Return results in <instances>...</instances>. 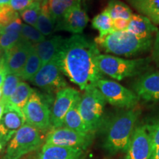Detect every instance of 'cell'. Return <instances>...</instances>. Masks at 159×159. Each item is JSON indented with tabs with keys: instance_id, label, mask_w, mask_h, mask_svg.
Segmentation results:
<instances>
[{
	"instance_id": "cell-27",
	"label": "cell",
	"mask_w": 159,
	"mask_h": 159,
	"mask_svg": "<svg viewBox=\"0 0 159 159\" xmlns=\"http://www.w3.org/2000/svg\"><path fill=\"white\" fill-rule=\"evenodd\" d=\"M103 11L112 19H122L130 21L134 15L130 7L120 0H109L108 5Z\"/></svg>"
},
{
	"instance_id": "cell-37",
	"label": "cell",
	"mask_w": 159,
	"mask_h": 159,
	"mask_svg": "<svg viewBox=\"0 0 159 159\" xmlns=\"http://www.w3.org/2000/svg\"><path fill=\"white\" fill-rule=\"evenodd\" d=\"M7 72L6 71V69L4 68V66L0 68V88L2 86L4 81H5V79L6 76H7Z\"/></svg>"
},
{
	"instance_id": "cell-6",
	"label": "cell",
	"mask_w": 159,
	"mask_h": 159,
	"mask_svg": "<svg viewBox=\"0 0 159 159\" xmlns=\"http://www.w3.org/2000/svg\"><path fill=\"white\" fill-rule=\"evenodd\" d=\"M43 139L39 129L25 124L16 133L7 146L5 159H19L37 150Z\"/></svg>"
},
{
	"instance_id": "cell-14",
	"label": "cell",
	"mask_w": 159,
	"mask_h": 159,
	"mask_svg": "<svg viewBox=\"0 0 159 159\" xmlns=\"http://www.w3.org/2000/svg\"><path fill=\"white\" fill-rule=\"evenodd\" d=\"M89 21V16L82 5H79L66 12L55 24V31H66L74 35L81 34Z\"/></svg>"
},
{
	"instance_id": "cell-5",
	"label": "cell",
	"mask_w": 159,
	"mask_h": 159,
	"mask_svg": "<svg viewBox=\"0 0 159 159\" xmlns=\"http://www.w3.org/2000/svg\"><path fill=\"white\" fill-rule=\"evenodd\" d=\"M106 101L97 87L85 91L79 101V111L91 134L100 128Z\"/></svg>"
},
{
	"instance_id": "cell-16",
	"label": "cell",
	"mask_w": 159,
	"mask_h": 159,
	"mask_svg": "<svg viewBox=\"0 0 159 159\" xmlns=\"http://www.w3.org/2000/svg\"><path fill=\"white\" fill-rule=\"evenodd\" d=\"M133 88L139 98L148 102H159V71L141 76Z\"/></svg>"
},
{
	"instance_id": "cell-10",
	"label": "cell",
	"mask_w": 159,
	"mask_h": 159,
	"mask_svg": "<svg viewBox=\"0 0 159 159\" xmlns=\"http://www.w3.org/2000/svg\"><path fill=\"white\" fill-rule=\"evenodd\" d=\"M93 134H82L65 127L53 128L47 135L45 144L85 150L92 142Z\"/></svg>"
},
{
	"instance_id": "cell-28",
	"label": "cell",
	"mask_w": 159,
	"mask_h": 159,
	"mask_svg": "<svg viewBox=\"0 0 159 159\" xmlns=\"http://www.w3.org/2000/svg\"><path fill=\"white\" fill-rule=\"evenodd\" d=\"M91 26L99 32L98 36L99 37H104L114 32L113 19L104 11L93 18L91 20Z\"/></svg>"
},
{
	"instance_id": "cell-30",
	"label": "cell",
	"mask_w": 159,
	"mask_h": 159,
	"mask_svg": "<svg viewBox=\"0 0 159 159\" xmlns=\"http://www.w3.org/2000/svg\"><path fill=\"white\" fill-rule=\"evenodd\" d=\"M41 2H35L30 7L20 12L19 16L21 19H22L25 21V24L35 27L40 14V11H41Z\"/></svg>"
},
{
	"instance_id": "cell-18",
	"label": "cell",
	"mask_w": 159,
	"mask_h": 159,
	"mask_svg": "<svg viewBox=\"0 0 159 159\" xmlns=\"http://www.w3.org/2000/svg\"><path fill=\"white\" fill-rule=\"evenodd\" d=\"M22 21L19 18L5 27H0V49L4 52L8 51L21 39V30Z\"/></svg>"
},
{
	"instance_id": "cell-19",
	"label": "cell",
	"mask_w": 159,
	"mask_h": 159,
	"mask_svg": "<svg viewBox=\"0 0 159 159\" xmlns=\"http://www.w3.org/2000/svg\"><path fill=\"white\" fill-rule=\"evenodd\" d=\"M64 39L61 35H54L49 39L35 43L34 47L41 59L42 66L50 61L57 55Z\"/></svg>"
},
{
	"instance_id": "cell-43",
	"label": "cell",
	"mask_w": 159,
	"mask_h": 159,
	"mask_svg": "<svg viewBox=\"0 0 159 159\" xmlns=\"http://www.w3.org/2000/svg\"><path fill=\"white\" fill-rule=\"evenodd\" d=\"M89 2H90V0H82V3L83 4H86Z\"/></svg>"
},
{
	"instance_id": "cell-32",
	"label": "cell",
	"mask_w": 159,
	"mask_h": 159,
	"mask_svg": "<svg viewBox=\"0 0 159 159\" xmlns=\"http://www.w3.org/2000/svg\"><path fill=\"white\" fill-rule=\"evenodd\" d=\"M20 18L19 13L9 5L0 7V27H5Z\"/></svg>"
},
{
	"instance_id": "cell-39",
	"label": "cell",
	"mask_w": 159,
	"mask_h": 159,
	"mask_svg": "<svg viewBox=\"0 0 159 159\" xmlns=\"http://www.w3.org/2000/svg\"><path fill=\"white\" fill-rule=\"evenodd\" d=\"M5 102L2 100H0V120H1L2 116L4 113V110H5Z\"/></svg>"
},
{
	"instance_id": "cell-2",
	"label": "cell",
	"mask_w": 159,
	"mask_h": 159,
	"mask_svg": "<svg viewBox=\"0 0 159 159\" xmlns=\"http://www.w3.org/2000/svg\"><path fill=\"white\" fill-rule=\"evenodd\" d=\"M94 42L106 53L125 57L142 54L153 44L152 36H142L127 30L113 32L104 37L97 36Z\"/></svg>"
},
{
	"instance_id": "cell-33",
	"label": "cell",
	"mask_w": 159,
	"mask_h": 159,
	"mask_svg": "<svg viewBox=\"0 0 159 159\" xmlns=\"http://www.w3.org/2000/svg\"><path fill=\"white\" fill-rule=\"evenodd\" d=\"M152 142V151L159 148V122L152 125H146Z\"/></svg>"
},
{
	"instance_id": "cell-41",
	"label": "cell",
	"mask_w": 159,
	"mask_h": 159,
	"mask_svg": "<svg viewBox=\"0 0 159 159\" xmlns=\"http://www.w3.org/2000/svg\"><path fill=\"white\" fill-rule=\"evenodd\" d=\"M10 1H11V0H0V7H1V6L9 5Z\"/></svg>"
},
{
	"instance_id": "cell-45",
	"label": "cell",
	"mask_w": 159,
	"mask_h": 159,
	"mask_svg": "<svg viewBox=\"0 0 159 159\" xmlns=\"http://www.w3.org/2000/svg\"><path fill=\"white\" fill-rule=\"evenodd\" d=\"M34 1H37V2H43V1H46V0H34Z\"/></svg>"
},
{
	"instance_id": "cell-36",
	"label": "cell",
	"mask_w": 159,
	"mask_h": 159,
	"mask_svg": "<svg viewBox=\"0 0 159 159\" xmlns=\"http://www.w3.org/2000/svg\"><path fill=\"white\" fill-rule=\"evenodd\" d=\"M152 47V58L159 65V30L156 33Z\"/></svg>"
},
{
	"instance_id": "cell-23",
	"label": "cell",
	"mask_w": 159,
	"mask_h": 159,
	"mask_svg": "<svg viewBox=\"0 0 159 159\" xmlns=\"http://www.w3.org/2000/svg\"><path fill=\"white\" fill-rule=\"evenodd\" d=\"M41 66H42V63H41V59L35 50L34 45H33L26 63L18 75L23 80L30 81L33 77L37 74Z\"/></svg>"
},
{
	"instance_id": "cell-26",
	"label": "cell",
	"mask_w": 159,
	"mask_h": 159,
	"mask_svg": "<svg viewBox=\"0 0 159 159\" xmlns=\"http://www.w3.org/2000/svg\"><path fill=\"white\" fill-rule=\"evenodd\" d=\"M55 23L52 19L49 13L48 0H46L41 2V11L35 28L41 32L44 36H47L55 32Z\"/></svg>"
},
{
	"instance_id": "cell-44",
	"label": "cell",
	"mask_w": 159,
	"mask_h": 159,
	"mask_svg": "<svg viewBox=\"0 0 159 159\" xmlns=\"http://www.w3.org/2000/svg\"><path fill=\"white\" fill-rule=\"evenodd\" d=\"M2 146H3V145L1 144V142H0V151H1L2 149Z\"/></svg>"
},
{
	"instance_id": "cell-22",
	"label": "cell",
	"mask_w": 159,
	"mask_h": 159,
	"mask_svg": "<svg viewBox=\"0 0 159 159\" xmlns=\"http://www.w3.org/2000/svg\"><path fill=\"white\" fill-rule=\"evenodd\" d=\"M80 101V100H79ZM79 101L68 111L63 120V127L82 134H91L85 126L79 111Z\"/></svg>"
},
{
	"instance_id": "cell-25",
	"label": "cell",
	"mask_w": 159,
	"mask_h": 159,
	"mask_svg": "<svg viewBox=\"0 0 159 159\" xmlns=\"http://www.w3.org/2000/svg\"><path fill=\"white\" fill-rule=\"evenodd\" d=\"M79 5H82V0H48L49 13L55 24L67 11Z\"/></svg>"
},
{
	"instance_id": "cell-20",
	"label": "cell",
	"mask_w": 159,
	"mask_h": 159,
	"mask_svg": "<svg viewBox=\"0 0 159 159\" xmlns=\"http://www.w3.org/2000/svg\"><path fill=\"white\" fill-rule=\"evenodd\" d=\"M127 31L142 36H152V34L157 33L158 29L148 17L134 13L129 21Z\"/></svg>"
},
{
	"instance_id": "cell-11",
	"label": "cell",
	"mask_w": 159,
	"mask_h": 159,
	"mask_svg": "<svg viewBox=\"0 0 159 159\" xmlns=\"http://www.w3.org/2000/svg\"><path fill=\"white\" fill-rule=\"evenodd\" d=\"M80 97L78 91L69 86L57 91L51 110V125L53 128L63 127L66 115Z\"/></svg>"
},
{
	"instance_id": "cell-13",
	"label": "cell",
	"mask_w": 159,
	"mask_h": 159,
	"mask_svg": "<svg viewBox=\"0 0 159 159\" xmlns=\"http://www.w3.org/2000/svg\"><path fill=\"white\" fill-rule=\"evenodd\" d=\"M152 152V142L147 126L137 127L129 142L125 159H150Z\"/></svg>"
},
{
	"instance_id": "cell-35",
	"label": "cell",
	"mask_w": 159,
	"mask_h": 159,
	"mask_svg": "<svg viewBox=\"0 0 159 159\" xmlns=\"http://www.w3.org/2000/svg\"><path fill=\"white\" fill-rule=\"evenodd\" d=\"M129 21L122 19H113V30L114 32L125 31L128 27Z\"/></svg>"
},
{
	"instance_id": "cell-24",
	"label": "cell",
	"mask_w": 159,
	"mask_h": 159,
	"mask_svg": "<svg viewBox=\"0 0 159 159\" xmlns=\"http://www.w3.org/2000/svg\"><path fill=\"white\" fill-rule=\"evenodd\" d=\"M35 91V89L32 88L28 83L25 81H21L14 93L11 95L6 103L13 105L22 111V108L29 100L30 97Z\"/></svg>"
},
{
	"instance_id": "cell-31",
	"label": "cell",
	"mask_w": 159,
	"mask_h": 159,
	"mask_svg": "<svg viewBox=\"0 0 159 159\" xmlns=\"http://www.w3.org/2000/svg\"><path fill=\"white\" fill-rule=\"evenodd\" d=\"M21 36L22 39L27 40L33 44L40 43L44 41L45 36L35 27L23 24L21 27Z\"/></svg>"
},
{
	"instance_id": "cell-4",
	"label": "cell",
	"mask_w": 159,
	"mask_h": 159,
	"mask_svg": "<svg viewBox=\"0 0 159 159\" xmlns=\"http://www.w3.org/2000/svg\"><path fill=\"white\" fill-rule=\"evenodd\" d=\"M97 63L102 75H106L116 80L136 76L148 70L150 58L125 59L114 55L99 54Z\"/></svg>"
},
{
	"instance_id": "cell-29",
	"label": "cell",
	"mask_w": 159,
	"mask_h": 159,
	"mask_svg": "<svg viewBox=\"0 0 159 159\" xmlns=\"http://www.w3.org/2000/svg\"><path fill=\"white\" fill-rule=\"evenodd\" d=\"M21 78L17 74H7L6 76L5 81L2 86V96L1 100L5 103L11 97V95L14 93L18 85L21 82Z\"/></svg>"
},
{
	"instance_id": "cell-17",
	"label": "cell",
	"mask_w": 159,
	"mask_h": 159,
	"mask_svg": "<svg viewBox=\"0 0 159 159\" xmlns=\"http://www.w3.org/2000/svg\"><path fill=\"white\" fill-rule=\"evenodd\" d=\"M84 150L44 144L38 159H83Z\"/></svg>"
},
{
	"instance_id": "cell-34",
	"label": "cell",
	"mask_w": 159,
	"mask_h": 159,
	"mask_svg": "<svg viewBox=\"0 0 159 159\" xmlns=\"http://www.w3.org/2000/svg\"><path fill=\"white\" fill-rule=\"evenodd\" d=\"M35 2L37 1H34V0H11L9 5L11 6L12 9L19 13L20 12L23 11L24 10L33 5Z\"/></svg>"
},
{
	"instance_id": "cell-9",
	"label": "cell",
	"mask_w": 159,
	"mask_h": 159,
	"mask_svg": "<svg viewBox=\"0 0 159 159\" xmlns=\"http://www.w3.org/2000/svg\"><path fill=\"white\" fill-rule=\"evenodd\" d=\"M30 82L48 93H57L61 89L68 87L64 75L59 68L57 56L43 65Z\"/></svg>"
},
{
	"instance_id": "cell-8",
	"label": "cell",
	"mask_w": 159,
	"mask_h": 159,
	"mask_svg": "<svg viewBox=\"0 0 159 159\" xmlns=\"http://www.w3.org/2000/svg\"><path fill=\"white\" fill-rule=\"evenodd\" d=\"M96 87L104 97L107 102L122 108H133L139 102V97L134 91L125 88L116 81L102 79Z\"/></svg>"
},
{
	"instance_id": "cell-38",
	"label": "cell",
	"mask_w": 159,
	"mask_h": 159,
	"mask_svg": "<svg viewBox=\"0 0 159 159\" xmlns=\"http://www.w3.org/2000/svg\"><path fill=\"white\" fill-rule=\"evenodd\" d=\"M5 52L2 50L0 49V68L4 66V62H5Z\"/></svg>"
},
{
	"instance_id": "cell-12",
	"label": "cell",
	"mask_w": 159,
	"mask_h": 159,
	"mask_svg": "<svg viewBox=\"0 0 159 159\" xmlns=\"http://www.w3.org/2000/svg\"><path fill=\"white\" fill-rule=\"evenodd\" d=\"M26 121L22 111L6 103L5 110L0 120V142L4 145L13 138Z\"/></svg>"
},
{
	"instance_id": "cell-7",
	"label": "cell",
	"mask_w": 159,
	"mask_h": 159,
	"mask_svg": "<svg viewBox=\"0 0 159 159\" xmlns=\"http://www.w3.org/2000/svg\"><path fill=\"white\" fill-rule=\"evenodd\" d=\"M25 121L40 130H44L51 126V110L48 99L35 91L22 108Z\"/></svg>"
},
{
	"instance_id": "cell-21",
	"label": "cell",
	"mask_w": 159,
	"mask_h": 159,
	"mask_svg": "<svg viewBox=\"0 0 159 159\" xmlns=\"http://www.w3.org/2000/svg\"><path fill=\"white\" fill-rule=\"evenodd\" d=\"M139 13L148 17L154 25H159V0H128Z\"/></svg>"
},
{
	"instance_id": "cell-46",
	"label": "cell",
	"mask_w": 159,
	"mask_h": 159,
	"mask_svg": "<svg viewBox=\"0 0 159 159\" xmlns=\"http://www.w3.org/2000/svg\"><path fill=\"white\" fill-rule=\"evenodd\" d=\"M4 159H5V158H4Z\"/></svg>"
},
{
	"instance_id": "cell-40",
	"label": "cell",
	"mask_w": 159,
	"mask_h": 159,
	"mask_svg": "<svg viewBox=\"0 0 159 159\" xmlns=\"http://www.w3.org/2000/svg\"><path fill=\"white\" fill-rule=\"evenodd\" d=\"M150 159H159V148H158L152 152V156H151Z\"/></svg>"
},
{
	"instance_id": "cell-3",
	"label": "cell",
	"mask_w": 159,
	"mask_h": 159,
	"mask_svg": "<svg viewBox=\"0 0 159 159\" xmlns=\"http://www.w3.org/2000/svg\"><path fill=\"white\" fill-rule=\"evenodd\" d=\"M139 113L130 110L112 119L106 131L104 148L111 154L127 151Z\"/></svg>"
},
{
	"instance_id": "cell-1",
	"label": "cell",
	"mask_w": 159,
	"mask_h": 159,
	"mask_svg": "<svg viewBox=\"0 0 159 159\" xmlns=\"http://www.w3.org/2000/svg\"><path fill=\"white\" fill-rule=\"evenodd\" d=\"M99 54L94 41L77 34L64 39L56 56L63 75L85 91L96 87L97 82L103 77L97 63Z\"/></svg>"
},
{
	"instance_id": "cell-42",
	"label": "cell",
	"mask_w": 159,
	"mask_h": 159,
	"mask_svg": "<svg viewBox=\"0 0 159 159\" xmlns=\"http://www.w3.org/2000/svg\"><path fill=\"white\" fill-rule=\"evenodd\" d=\"M2 87L0 88V100L2 99Z\"/></svg>"
},
{
	"instance_id": "cell-15",
	"label": "cell",
	"mask_w": 159,
	"mask_h": 159,
	"mask_svg": "<svg viewBox=\"0 0 159 159\" xmlns=\"http://www.w3.org/2000/svg\"><path fill=\"white\" fill-rule=\"evenodd\" d=\"M27 40L21 38L16 44H15L5 52L4 68L6 69L7 74H19L26 63L29 53L33 47Z\"/></svg>"
}]
</instances>
